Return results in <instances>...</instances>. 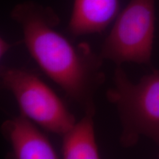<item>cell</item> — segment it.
I'll list each match as a JSON object with an SVG mask.
<instances>
[{
    "instance_id": "cell-1",
    "label": "cell",
    "mask_w": 159,
    "mask_h": 159,
    "mask_svg": "<svg viewBox=\"0 0 159 159\" xmlns=\"http://www.w3.org/2000/svg\"><path fill=\"white\" fill-rule=\"evenodd\" d=\"M10 16L21 27L23 43L41 70L84 113L96 114L95 95L105 81L100 53L88 43H75L57 31L61 20L47 6L24 2L15 5Z\"/></svg>"
},
{
    "instance_id": "cell-2",
    "label": "cell",
    "mask_w": 159,
    "mask_h": 159,
    "mask_svg": "<svg viewBox=\"0 0 159 159\" xmlns=\"http://www.w3.org/2000/svg\"><path fill=\"white\" fill-rule=\"evenodd\" d=\"M106 98L114 105L121 125L119 144L130 148L142 136L159 147V71L152 69L139 83H133L122 66H116L113 86Z\"/></svg>"
},
{
    "instance_id": "cell-3",
    "label": "cell",
    "mask_w": 159,
    "mask_h": 159,
    "mask_svg": "<svg viewBox=\"0 0 159 159\" xmlns=\"http://www.w3.org/2000/svg\"><path fill=\"white\" fill-rule=\"evenodd\" d=\"M0 83L14 97L21 114L46 130L63 136L77 122L61 97L34 71L1 65Z\"/></svg>"
},
{
    "instance_id": "cell-4",
    "label": "cell",
    "mask_w": 159,
    "mask_h": 159,
    "mask_svg": "<svg viewBox=\"0 0 159 159\" xmlns=\"http://www.w3.org/2000/svg\"><path fill=\"white\" fill-rule=\"evenodd\" d=\"M157 0H130L119 13L102 43L104 60L150 65L156 32Z\"/></svg>"
},
{
    "instance_id": "cell-5",
    "label": "cell",
    "mask_w": 159,
    "mask_h": 159,
    "mask_svg": "<svg viewBox=\"0 0 159 159\" xmlns=\"http://www.w3.org/2000/svg\"><path fill=\"white\" fill-rule=\"evenodd\" d=\"M34 122L20 114L1 125V133L11 146L9 156L15 159H57L52 144Z\"/></svg>"
},
{
    "instance_id": "cell-6",
    "label": "cell",
    "mask_w": 159,
    "mask_h": 159,
    "mask_svg": "<svg viewBox=\"0 0 159 159\" xmlns=\"http://www.w3.org/2000/svg\"><path fill=\"white\" fill-rule=\"evenodd\" d=\"M119 13V0H74L68 24L73 37L101 33Z\"/></svg>"
},
{
    "instance_id": "cell-7",
    "label": "cell",
    "mask_w": 159,
    "mask_h": 159,
    "mask_svg": "<svg viewBox=\"0 0 159 159\" xmlns=\"http://www.w3.org/2000/svg\"><path fill=\"white\" fill-rule=\"evenodd\" d=\"M94 113L85 112L63 135L61 155L65 159H98L100 153L95 136Z\"/></svg>"
},
{
    "instance_id": "cell-8",
    "label": "cell",
    "mask_w": 159,
    "mask_h": 159,
    "mask_svg": "<svg viewBox=\"0 0 159 159\" xmlns=\"http://www.w3.org/2000/svg\"><path fill=\"white\" fill-rule=\"evenodd\" d=\"M13 46H14V44L8 43L3 38H1L0 39V58L2 59V57H5L6 53L11 49Z\"/></svg>"
},
{
    "instance_id": "cell-9",
    "label": "cell",
    "mask_w": 159,
    "mask_h": 159,
    "mask_svg": "<svg viewBox=\"0 0 159 159\" xmlns=\"http://www.w3.org/2000/svg\"><path fill=\"white\" fill-rule=\"evenodd\" d=\"M158 158H159V154H158Z\"/></svg>"
}]
</instances>
